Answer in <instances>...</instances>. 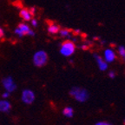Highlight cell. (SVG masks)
Here are the masks:
<instances>
[{
	"label": "cell",
	"mask_w": 125,
	"mask_h": 125,
	"mask_svg": "<svg viewBox=\"0 0 125 125\" xmlns=\"http://www.w3.org/2000/svg\"><path fill=\"white\" fill-rule=\"evenodd\" d=\"M70 96H74L77 101L79 102H84L88 99L89 97V94L88 91L83 89L77 88V87H74V88L71 89L70 92Z\"/></svg>",
	"instance_id": "6da1fadb"
},
{
	"label": "cell",
	"mask_w": 125,
	"mask_h": 125,
	"mask_svg": "<svg viewBox=\"0 0 125 125\" xmlns=\"http://www.w3.org/2000/svg\"><path fill=\"white\" fill-rule=\"evenodd\" d=\"M76 49V45L73 42L70 41V40H66L63 41L61 44V53L62 55L65 56V57H69L70 55H72Z\"/></svg>",
	"instance_id": "7a4b0ae2"
},
{
	"label": "cell",
	"mask_w": 125,
	"mask_h": 125,
	"mask_svg": "<svg viewBox=\"0 0 125 125\" xmlns=\"http://www.w3.org/2000/svg\"><path fill=\"white\" fill-rule=\"evenodd\" d=\"M48 62V55L46 52L43 51H37L33 57V62L34 64L37 67H43Z\"/></svg>",
	"instance_id": "3957f363"
},
{
	"label": "cell",
	"mask_w": 125,
	"mask_h": 125,
	"mask_svg": "<svg viewBox=\"0 0 125 125\" xmlns=\"http://www.w3.org/2000/svg\"><path fill=\"white\" fill-rule=\"evenodd\" d=\"M15 32L18 36H25V35H31L33 36L34 32L29 28V26L24 24V23H19L18 26V29H16Z\"/></svg>",
	"instance_id": "277c9868"
},
{
	"label": "cell",
	"mask_w": 125,
	"mask_h": 125,
	"mask_svg": "<svg viewBox=\"0 0 125 125\" xmlns=\"http://www.w3.org/2000/svg\"><path fill=\"white\" fill-rule=\"evenodd\" d=\"M35 99V95H34L33 91H31L30 90H23L22 93V100L23 103H25L27 104H31Z\"/></svg>",
	"instance_id": "5b68a950"
},
{
	"label": "cell",
	"mask_w": 125,
	"mask_h": 125,
	"mask_svg": "<svg viewBox=\"0 0 125 125\" xmlns=\"http://www.w3.org/2000/svg\"><path fill=\"white\" fill-rule=\"evenodd\" d=\"M3 84H4V87L6 89V90H8V92H11L17 88L16 84L14 83L13 80L10 76H8L3 79Z\"/></svg>",
	"instance_id": "8992f818"
},
{
	"label": "cell",
	"mask_w": 125,
	"mask_h": 125,
	"mask_svg": "<svg viewBox=\"0 0 125 125\" xmlns=\"http://www.w3.org/2000/svg\"><path fill=\"white\" fill-rule=\"evenodd\" d=\"M46 23L49 24L48 26V31L51 34H57L60 31V26L55 24L54 22L51 20H46Z\"/></svg>",
	"instance_id": "52a82bcc"
},
{
	"label": "cell",
	"mask_w": 125,
	"mask_h": 125,
	"mask_svg": "<svg viewBox=\"0 0 125 125\" xmlns=\"http://www.w3.org/2000/svg\"><path fill=\"white\" fill-rule=\"evenodd\" d=\"M19 16L23 18V20L24 21H30L31 19V12H30V10L28 8H23L21 10H20V13Z\"/></svg>",
	"instance_id": "ba28073f"
},
{
	"label": "cell",
	"mask_w": 125,
	"mask_h": 125,
	"mask_svg": "<svg viewBox=\"0 0 125 125\" xmlns=\"http://www.w3.org/2000/svg\"><path fill=\"white\" fill-rule=\"evenodd\" d=\"M95 58H96V60L97 61L98 66H99L100 70H105L106 69H107V63H106V62H104L103 59H102L101 57H99L98 55L95 54Z\"/></svg>",
	"instance_id": "9c48e42d"
},
{
	"label": "cell",
	"mask_w": 125,
	"mask_h": 125,
	"mask_svg": "<svg viewBox=\"0 0 125 125\" xmlns=\"http://www.w3.org/2000/svg\"><path fill=\"white\" fill-rule=\"evenodd\" d=\"M10 108H11V105L9 102L7 101H0V111H8L10 110Z\"/></svg>",
	"instance_id": "30bf717a"
},
{
	"label": "cell",
	"mask_w": 125,
	"mask_h": 125,
	"mask_svg": "<svg viewBox=\"0 0 125 125\" xmlns=\"http://www.w3.org/2000/svg\"><path fill=\"white\" fill-rule=\"evenodd\" d=\"M104 54H105V59L107 62H112L113 60H115V55L112 51H110V50H106Z\"/></svg>",
	"instance_id": "8fae6325"
},
{
	"label": "cell",
	"mask_w": 125,
	"mask_h": 125,
	"mask_svg": "<svg viewBox=\"0 0 125 125\" xmlns=\"http://www.w3.org/2000/svg\"><path fill=\"white\" fill-rule=\"evenodd\" d=\"M62 113H63V115L67 117H72L73 116V109L70 107H67L63 109V112H62Z\"/></svg>",
	"instance_id": "7c38bea8"
},
{
	"label": "cell",
	"mask_w": 125,
	"mask_h": 125,
	"mask_svg": "<svg viewBox=\"0 0 125 125\" xmlns=\"http://www.w3.org/2000/svg\"><path fill=\"white\" fill-rule=\"evenodd\" d=\"M72 32V31L71 30H69V29H66V28H64V29H60V31H59V33H60V35L62 36V37H67V36L70 35V33H71Z\"/></svg>",
	"instance_id": "4fadbf2b"
},
{
	"label": "cell",
	"mask_w": 125,
	"mask_h": 125,
	"mask_svg": "<svg viewBox=\"0 0 125 125\" xmlns=\"http://www.w3.org/2000/svg\"><path fill=\"white\" fill-rule=\"evenodd\" d=\"M118 51H119V54L122 57H123L125 56V48L123 46H120L118 48Z\"/></svg>",
	"instance_id": "5bb4252c"
},
{
	"label": "cell",
	"mask_w": 125,
	"mask_h": 125,
	"mask_svg": "<svg viewBox=\"0 0 125 125\" xmlns=\"http://www.w3.org/2000/svg\"><path fill=\"white\" fill-rule=\"evenodd\" d=\"M96 125H111V124H109V123H106V122H100V123H97Z\"/></svg>",
	"instance_id": "9a60e30c"
},
{
	"label": "cell",
	"mask_w": 125,
	"mask_h": 125,
	"mask_svg": "<svg viewBox=\"0 0 125 125\" xmlns=\"http://www.w3.org/2000/svg\"><path fill=\"white\" fill-rule=\"evenodd\" d=\"M109 77L114 78V77H115V72H114V71H110V72L109 73Z\"/></svg>",
	"instance_id": "2e32d148"
},
{
	"label": "cell",
	"mask_w": 125,
	"mask_h": 125,
	"mask_svg": "<svg viewBox=\"0 0 125 125\" xmlns=\"http://www.w3.org/2000/svg\"><path fill=\"white\" fill-rule=\"evenodd\" d=\"M3 36H4V31H3V30L0 28V37H2Z\"/></svg>",
	"instance_id": "e0dca14e"
},
{
	"label": "cell",
	"mask_w": 125,
	"mask_h": 125,
	"mask_svg": "<svg viewBox=\"0 0 125 125\" xmlns=\"http://www.w3.org/2000/svg\"><path fill=\"white\" fill-rule=\"evenodd\" d=\"M32 24H33V26H37V21H36V20H32Z\"/></svg>",
	"instance_id": "ac0fdd59"
},
{
	"label": "cell",
	"mask_w": 125,
	"mask_h": 125,
	"mask_svg": "<svg viewBox=\"0 0 125 125\" xmlns=\"http://www.w3.org/2000/svg\"><path fill=\"white\" fill-rule=\"evenodd\" d=\"M7 96H9V92H8V93L3 94V97H7Z\"/></svg>",
	"instance_id": "d6986e66"
},
{
	"label": "cell",
	"mask_w": 125,
	"mask_h": 125,
	"mask_svg": "<svg viewBox=\"0 0 125 125\" xmlns=\"http://www.w3.org/2000/svg\"><path fill=\"white\" fill-rule=\"evenodd\" d=\"M123 123H124V125H125V120H124V122H123Z\"/></svg>",
	"instance_id": "ffe728a7"
}]
</instances>
